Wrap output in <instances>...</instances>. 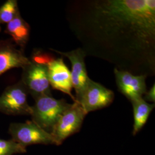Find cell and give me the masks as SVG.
Returning a JSON list of instances; mask_svg holds the SVG:
<instances>
[{
    "label": "cell",
    "instance_id": "3957f363",
    "mask_svg": "<svg viewBox=\"0 0 155 155\" xmlns=\"http://www.w3.org/2000/svg\"><path fill=\"white\" fill-rule=\"evenodd\" d=\"M8 132L11 139L26 148L35 144L56 145L52 134L32 121L11 123Z\"/></svg>",
    "mask_w": 155,
    "mask_h": 155
},
{
    "label": "cell",
    "instance_id": "5bb4252c",
    "mask_svg": "<svg viewBox=\"0 0 155 155\" xmlns=\"http://www.w3.org/2000/svg\"><path fill=\"white\" fill-rule=\"evenodd\" d=\"M20 12L16 0H8L0 7V24H8Z\"/></svg>",
    "mask_w": 155,
    "mask_h": 155
},
{
    "label": "cell",
    "instance_id": "52a82bcc",
    "mask_svg": "<svg viewBox=\"0 0 155 155\" xmlns=\"http://www.w3.org/2000/svg\"><path fill=\"white\" fill-rule=\"evenodd\" d=\"M21 81L34 100L45 95H51L47 66L31 63L22 68Z\"/></svg>",
    "mask_w": 155,
    "mask_h": 155
},
{
    "label": "cell",
    "instance_id": "9a60e30c",
    "mask_svg": "<svg viewBox=\"0 0 155 155\" xmlns=\"http://www.w3.org/2000/svg\"><path fill=\"white\" fill-rule=\"evenodd\" d=\"M27 152V148L13 140L0 139V155H15Z\"/></svg>",
    "mask_w": 155,
    "mask_h": 155
},
{
    "label": "cell",
    "instance_id": "7a4b0ae2",
    "mask_svg": "<svg viewBox=\"0 0 155 155\" xmlns=\"http://www.w3.org/2000/svg\"><path fill=\"white\" fill-rule=\"evenodd\" d=\"M32 106V121L48 133H52L62 114L71 104L64 100H56L51 95L37 98Z\"/></svg>",
    "mask_w": 155,
    "mask_h": 155
},
{
    "label": "cell",
    "instance_id": "ba28073f",
    "mask_svg": "<svg viewBox=\"0 0 155 155\" xmlns=\"http://www.w3.org/2000/svg\"><path fill=\"white\" fill-rule=\"evenodd\" d=\"M117 86L130 102L142 98L147 91L145 75H136L130 72L114 69Z\"/></svg>",
    "mask_w": 155,
    "mask_h": 155
},
{
    "label": "cell",
    "instance_id": "30bf717a",
    "mask_svg": "<svg viewBox=\"0 0 155 155\" xmlns=\"http://www.w3.org/2000/svg\"><path fill=\"white\" fill-rule=\"evenodd\" d=\"M48 77L50 86L69 95L75 102V97L72 94V84L71 71L64 63L63 58L55 59L47 64Z\"/></svg>",
    "mask_w": 155,
    "mask_h": 155
},
{
    "label": "cell",
    "instance_id": "4fadbf2b",
    "mask_svg": "<svg viewBox=\"0 0 155 155\" xmlns=\"http://www.w3.org/2000/svg\"><path fill=\"white\" fill-rule=\"evenodd\" d=\"M133 110V135L134 136L144 127L152 111L155 108V104H150L143 98H140L131 102Z\"/></svg>",
    "mask_w": 155,
    "mask_h": 155
},
{
    "label": "cell",
    "instance_id": "9c48e42d",
    "mask_svg": "<svg viewBox=\"0 0 155 155\" xmlns=\"http://www.w3.org/2000/svg\"><path fill=\"white\" fill-rule=\"evenodd\" d=\"M63 56L66 57L71 63L72 70L71 77L72 88L75 90V96L77 97L86 86L90 78L87 75L84 59L86 55L81 48L68 52H61L51 49Z\"/></svg>",
    "mask_w": 155,
    "mask_h": 155
},
{
    "label": "cell",
    "instance_id": "5b68a950",
    "mask_svg": "<svg viewBox=\"0 0 155 155\" xmlns=\"http://www.w3.org/2000/svg\"><path fill=\"white\" fill-rule=\"evenodd\" d=\"M86 116V113L77 101L71 104L62 114L51 133L56 145H61L66 139L78 132Z\"/></svg>",
    "mask_w": 155,
    "mask_h": 155
},
{
    "label": "cell",
    "instance_id": "ac0fdd59",
    "mask_svg": "<svg viewBox=\"0 0 155 155\" xmlns=\"http://www.w3.org/2000/svg\"><path fill=\"white\" fill-rule=\"evenodd\" d=\"M0 31H1V27H0Z\"/></svg>",
    "mask_w": 155,
    "mask_h": 155
},
{
    "label": "cell",
    "instance_id": "8fae6325",
    "mask_svg": "<svg viewBox=\"0 0 155 155\" xmlns=\"http://www.w3.org/2000/svg\"><path fill=\"white\" fill-rule=\"evenodd\" d=\"M31 63L24 51L18 49L10 39H0V76L15 68H23Z\"/></svg>",
    "mask_w": 155,
    "mask_h": 155
},
{
    "label": "cell",
    "instance_id": "7c38bea8",
    "mask_svg": "<svg viewBox=\"0 0 155 155\" xmlns=\"http://www.w3.org/2000/svg\"><path fill=\"white\" fill-rule=\"evenodd\" d=\"M5 32L11 37L15 45L24 51L30 35V27L18 12L11 21L6 24Z\"/></svg>",
    "mask_w": 155,
    "mask_h": 155
},
{
    "label": "cell",
    "instance_id": "e0dca14e",
    "mask_svg": "<svg viewBox=\"0 0 155 155\" xmlns=\"http://www.w3.org/2000/svg\"><path fill=\"white\" fill-rule=\"evenodd\" d=\"M144 100L146 101H150L155 103V83L151 87V88L146 92L145 94Z\"/></svg>",
    "mask_w": 155,
    "mask_h": 155
},
{
    "label": "cell",
    "instance_id": "8992f818",
    "mask_svg": "<svg viewBox=\"0 0 155 155\" xmlns=\"http://www.w3.org/2000/svg\"><path fill=\"white\" fill-rule=\"evenodd\" d=\"M114 98L113 91L90 78L82 92L75 97V100L87 114L91 111L110 105Z\"/></svg>",
    "mask_w": 155,
    "mask_h": 155
},
{
    "label": "cell",
    "instance_id": "2e32d148",
    "mask_svg": "<svg viewBox=\"0 0 155 155\" xmlns=\"http://www.w3.org/2000/svg\"><path fill=\"white\" fill-rule=\"evenodd\" d=\"M29 59L33 63L47 66V64L50 63V61H53L55 59L53 58L52 56L50 55L47 54L42 53L38 51L35 53H33L31 59Z\"/></svg>",
    "mask_w": 155,
    "mask_h": 155
},
{
    "label": "cell",
    "instance_id": "6da1fadb",
    "mask_svg": "<svg viewBox=\"0 0 155 155\" xmlns=\"http://www.w3.org/2000/svg\"><path fill=\"white\" fill-rule=\"evenodd\" d=\"M66 17L86 56L133 75H155V0L70 1Z\"/></svg>",
    "mask_w": 155,
    "mask_h": 155
},
{
    "label": "cell",
    "instance_id": "277c9868",
    "mask_svg": "<svg viewBox=\"0 0 155 155\" xmlns=\"http://www.w3.org/2000/svg\"><path fill=\"white\" fill-rule=\"evenodd\" d=\"M28 94L21 80L8 86L0 95V112L10 116L31 115L32 106L28 104Z\"/></svg>",
    "mask_w": 155,
    "mask_h": 155
}]
</instances>
